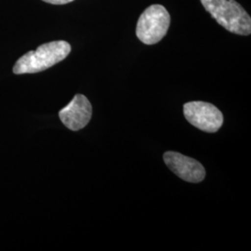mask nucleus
<instances>
[{
	"mask_svg": "<svg viewBox=\"0 0 251 251\" xmlns=\"http://www.w3.org/2000/svg\"><path fill=\"white\" fill-rule=\"evenodd\" d=\"M163 157L168 168L185 181L198 183L206 177L203 165L194 158L176 152H166Z\"/></svg>",
	"mask_w": 251,
	"mask_h": 251,
	"instance_id": "39448f33",
	"label": "nucleus"
},
{
	"mask_svg": "<svg viewBox=\"0 0 251 251\" xmlns=\"http://www.w3.org/2000/svg\"><path fill=\"white\" fill-rule=\"evenodd\" d=\"M92 116V106L86 96L77 94L59 112L63 125L73 131H77L89 124Z\"/></svg>",
	"mask_w": 251,
	"mask_h": 251,
	"instance_id": "423d86ee",
	"label": "nucleus"
},
{
	"mask_svg": "<svg viewBox=\"0 0 251 251\" xmlns=\"http://www.w3.org/2000/svg\"><path fill=\"white\" fill-rule=\"evenodd\" d=\"M183 114L190 124L208 133L217 132L224 124L223 113L213 104L205 101L185 103Z\"/></svg>",
	"mask_w": 251,
	"mask_h": 251,
	"instance_id": "20e7f679",
	"label": "nucleus"
},
{
	"mask_svg": "<svg viewBox=\"0 0 251 251\" xmlns=\"http://www.w3.org/2000/svg\"><path fill=\"white\" fill-rule=\"evenodd\" d=\"M200 1L210 16L227 31L241 36L251 35V16L235 0Z\"/></svg>",
	"mask_w": 251,
	"mask_h": 251,
	"instance_id": "f03ea898",
	"label": "nucleus"
},
{
	"mask_svg": "<svg viewBox=\"0 0 251 251\" xmlns=\"http://www.w3.org/2000/svg\"><path fill=\"white\" fill-rule=\"evenodd\" d=\"M42 1L50 4H53V5H64V4L73 2L74 0H42Z\"/></svg>",
	"mask_w": 251,
	"mask_h": 251,
	"instance_id": "0eeeda50",
	"label": "nucleus"
},
{
	"mask_svg": "<svg viewBox=\"0 0 251 251\" xmlns=\"http://www.w3.org/2000/svg\"><path fill=\"white\" fill-rule=\"evenodd\" d=\"M71 52V46L63 40L52 41L39 46L36 50L23 55L15 63L16 75L42 72L63 61Z\"/></svg>",
	"mask_w": 251,
	"mask_h": 251,
	"instance_id": "f257e3e1",
	"label": "nucleus"
},
{
	"mask_svg": "<svg viewBox=\"0 0 251 251\" xmlns=\"http://www.w3.org/2000/svg\"><path fill=\"white\" fill-rule=\"evenodd\" d=\"M171 15L162 5H152L140 16L136 27L137 37L145 45L158 43L167 35Z\"/></svg>",
	"mask_w": 251,
	"mask_h": 251,
	"instance_id": "7ed1b4c3",
	"label": "nucleus"
}]
</instances>
